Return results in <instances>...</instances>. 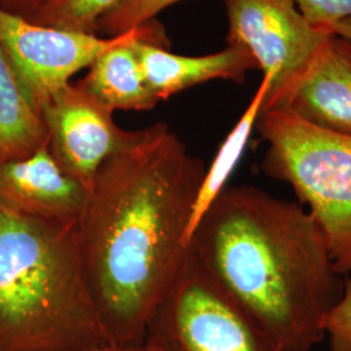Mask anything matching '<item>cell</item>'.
Listing matches in <instances>:
<instances>
[{
    "label": "cell",
    "mask_w": 351,
    "mask_h": 351,
    "mask_svg": "<svg viewBox=\"0 0 351 351\" xmlns=\"http://www.w3.org/2000/svg\"><path fill=\"white\" fill-rule=\"evenodd\" d=\"M228 45L250 52L263 77L271 80L263 110L275 107L333 36L311 24L293 0H223Z\"/></svg>",
    "instance_id": "8992f818"
},
{
    "label": "cell",
    "mask_w": 351,
    "mask_h": 351,
    "mask_svg": "<svg viewBox=\"0 0 351 351\" xmlns=\"http://www.w3.org/2000/svg\"><path fill=\"white\" fill-rule=\"evenodd\" d=\"M326 339L329 351H351V277L343 280L342 297L328 315Z\"/></svg>",
    "instance_id": "e0dca14e"
},
{
    "label": "cell",
    "mask_w": 351,
    "mask_h": 351,
    "mask_svg": "<svg viewBox=\"0 0 351 351\" xmlns=\"http://www.w3.org/2000/svg\"><path fill=\"white\" fill-rule=\"evenodd\" d=\"M40 112L52 158L88 191L101 165L136 136V130L119 128L112 110L77 84L59 90L42 106Z\"/></svg>",
    "instance_id": "ba28073f"
},
{
    "label": "cell",
    "mask_w": 351,
    "mask_h": 351,
    "mask_svg": "<svg viewBox=\"0 0 351 351\" xmlns=\"http://www.w3.org/2000/svg\"><path fill=\"white\" fill-rule=\"evenodd\" d=\"M262 168L288 184L326 236L339 275L351 272V134L324 129L287 108L261 111Z\"/></svg>",
    "instance_id": "277c9868"
},
{
    "label": "cell",
    "mask_w": 351,
    "mask_h": 351,
    "mask_svg": "<svg viewBox=\"0 0 351 351\" xmlns=\"http://www.w3.org/2000/svg\"><path fill=\"white\" fill-rule=\"evenodd\" d=\"M181 0H124L98 24V33L114 37L154 21L168 7Z\"/></svg>",
    "instance_id": "2e32d148"
},
{
    "label": "cell",
    "mask_w": 351,
    "mask_h": 351,
    "mask_svg": "<svg viewBox=\"0 0 351 351\" xmlns=\"http://www.w3.org/2000/svg\"><path fill=\"white\" fill-rule=\"evenodd\" d=\"M206 167L165 123L101 165L78 226L85 271L114 345L143 343L188 254Z\"/></svg>",
    "instance_id": "6da1fadb"
},
{
    "label": "cell",
    "mask_w": 351,
    "mask_h": 351,
    "mask_svg": "<svg viewBox=\"0 0 351 351\" xmlns=\"http://www.w3.org/2000/svg\"><path fill=\"white\" fill-rule=\"evenodd\" d=\"M272 108H287L315 125L351 134L350 39L336 34L328 38Z\"/></svg>",
    "instance_id": "30bf717a"
},
{
    "label": "cell",
    "mask_w": 351,
    "mask_h": 351,
    "mask_svg": "<svg viewBox=\"0 0 351 351\" xmlns=\"http://www.w3.org/2000/svg\"><path fill=\"white\" fill-rule=\"evenodd\" d=\"M124 0H55L30 21L65 30L98 33V24Z\"/></svg>",
    "instance_id": "9a60e30c"
},
{
    "label": "cell",
    "mask_w": 351,
    "mask_h": 351,
    "mask_svg": "<svg viewBox=\"0 0 351 351\" xmlns=\"http://www.w3.org/2000/svg\"><path fill=\"white\" fill-rule=\"evenodd\" d=\"M302 14L316 26L330 27L351 17V0H293ZM332 32V30H330Z\"/></svg>",
    "instance_id": "ac0fdd59"
},
{
    "label": "cell",
    "mask_w": 351,
    "mask_h": 351,
    "mask_svg": "<svg viewBox=\"0 0 351 351\" xmlns=\"http://www.w3.org/2000/svg\"><path fill=\"white\" fill-rule=\"evenodd\" d=\"M111 343L88 287L78 223L0 206V351Z\"/></svg>",
    "instance_id": "3957f363"
},
{
    "label": "cell",
    "mask_w": 351,
    "mask_h": 351,
    "mask_svg": "<svg viewBox=\"0 0 351 351\" xmlns=\"http://www.w3.org/2000/svg\"><path fill=\"white\" fill-rule=\"evenodd\" d=\"M134 49L151 91L159 101L213 80L242 84L250 71L258 69L250 52L239 45H228L224 50L206 56L176 55L146 40L136 42Z\"/></svg>",
    "instance_id": "8fae6325"
},
{
    "label": "cell",
    "mask_w": 351,
    "mask_h": 351,
    "mask_svg": "<svg viewBox=\"0 0 351 351\" xmlns=\"http://www.w3.org/2000/svg\"><path fill=\"white\" fill-rule=\"evenodd\" d=\"M271 86V80L263 77L259 88L254 94L246 111L241 116L239 123L230 130L226 141L221 143L213 163L206 168V173L202 180L197 198L193 206L188 226V243L191 234L201 221L203 215L213 204V201L220 195V193L228 186V180L236 169L239 159L246 149L250 139L251 133L255 129L256 120L263 108L267 93Z\"/></svg>",
    "instance_id": "5bb4252c"
},
{
    "label": "cell",
    "mask_w": 351,
    "mask_h": 351,
    "mask_svg": "<svg viewBox=\"0 0 351 351\" xmlns=\"http://www.w3.org/2000/svg\"><path fill=\"white\" fill-rule=\"evenodd\" d=\"M45 146L40 108L0 42V163L24 159Z\"/></svg>",
    "instance_id": "4fadbf2b"
},
{
    "label": "cell",
    "mask_w": 351,
    "mask_h": 351,
    "mask_svg": "<svg viewBox=\"0 0 351 351\" xmlns=\"http://www.w3.org/2000/svg\"><path fill=\"white\" fill-rule=\"evenodd\" d=\"M189 245L282 350L311 351L326 339L343 280L302 204L251 185L226 186Z\"/></svg>",
    "instance_id": "7a4b0ae2"
},
{
    "label": "cell",
    "mask_w": 351,
    "mask_h": 351,
    "mask_svg": "<svg viewBox=\"0 0 351 351\" xmlns=\"http://www.w3.org/2000/svg\"><path fill=\"white\" fill-rule=\"evenodd\" d=\"M86 351H162L159 348L154 346L150 342H143L138 345H106L101 348H95V349H90Z\"/></svg>",
    "instance_id": "ffe728a7"
},
{
    "label": "cell",
    "mask_w": 351,
    "mask_h": 351,
    "mask_svg": "<svg viewBox=\"0 0 351 351\" xmlns=\"http://www.w3.org/2000/svg\"><path fill=\"white\" fill-rule=\"evenodd\" d=\"M332 33L339 36V37L346 38V39H350L351 40V17L346 19V20H342L337 24L330 27Z\"/></svg>",
    "instance_id": "44dd1931"
},
{
    "label": "cell",
    "mask_w": 351,
    "mask_h": 351,
    "mask_svg": "<svg viewBox=\"0 0 351 351\" xmlns=\"http://www.w3.org/2000/svg\"><path fill=\"white\" fill-rule=\"evenodd\" d=\"M88 198V190L64 172L47 146L0 163V206L13 213L78 223Z\"/></svg>",
    "instance_id": "9c48e42d"
},
{
    "label": "cell",
    "mask_w": 351,
    "mask_h": 351,
    "mask_svg": "<svg viewBox=\"0 0 351 351\" xmlns=\"http://www.w3.org/2000/svg\"><path fill=\"white\" fill-rule=\"evenodd\" d=\"M138 40L163 47L169 45L163 27L152 21L141 36L106 51L88 66V73L77 85L112 111H147L154 108L159 99L151 91L139 63L134 49V43Z\"/></svg>",
    "instance_id": "7c38bea8"
},
{
    "label": "cell",
    "mask_w": 351,
    "mask_h": 351,
    "mask_svg": "<svg viewBox=\"0 0 351 351\" xmlns=\"http://www.w3.org/2000/svg\"><path fill=\"white\" fill-rule=\"evenodd\" d=\"M151 23L114 37L40 25L0 11V42L25 80L39 108L71 78L113 46L145 33Z\"/></svg>",
    "instance_id": "52a82bcc"
},
{
    "label": "cell",
    "mask_w": 351,
    "mask_h": 351,
    "mask_svg": "<svg viewBox=\"0 0 351 351\" xmlns=\"http://www.w3.org/2000/svg\"><path fill=\"white\" fill-rule=\"evenodd\" d=\"M55 0H0V11L32 20Z\"/></svg>",
    "instance_id": "d6986e66"
},
{
    "label": "cell",
    "mask_w": 351,
    "mask_h": 351,
    "mask_svg": "<svg viewBox=\"0 0 351 351\" xmlns=\"http://www.w3.org/2000/svg\"><path fill=\"white\" fill-rule=\"evenodd\" d=\"M145 342L162 351H285L217 284L190 245Z\"/></svg>",
    "instance_id": "5b68a950"
}]
</instances>
